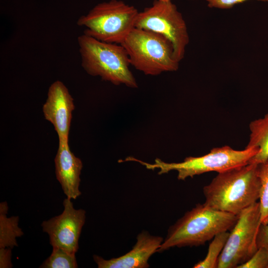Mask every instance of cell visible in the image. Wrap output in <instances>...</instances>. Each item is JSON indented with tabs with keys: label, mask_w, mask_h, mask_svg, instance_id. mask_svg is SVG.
Instances as JSON below:
<instances>
[{
	"label": "cell",
	"mask_w": 268,
	"mask_h": 268,
	"mask_svg": "<svg viewBox=\"0 0 268 268\" xmlns=\"http://www.w3.org/2000/svg\"><path fill=\"white\" fill-rule=\"evenodd\" d=\"M8 208L6 201L0 203V248L12 249L18 246L16 238L22 236L23 232L18 226V216H7Z\"/></svg>",
	"instance_id": "cell-14"
},
{
	"label": "cell",
	"mask_w": 268,
	"mask_h": 268,
	"mask_svg": "<svg viewBox=\"0 0 268 268\" xmlns=\"http://www.w3.org/2000/svg\"><path fill=\"white\" fill-rule=\"evenodd\" d=\"M163 239L152 236L147 232L138 235L133 249L118 258L105 260L94 255L93 260L98 268H146L149 267L150 257L158 251Z\"/></svg>",
	"instance_id": "cell-11"
},
{
	"label": "cell",
	"mask_w": 268,
	"mask_h": 268,
	"mask_svg": "<svg viewBox=\"0 0 268 268\" xmlns=\"http://www.w3.org/2000/svg\"><path fill=\"white\" fill-rule=\"evenodd\" d=\"M227 231L217 234L209 244L205 258L199 262L193 267L195 268H217L219 256L222 251L228 238Z\"/></svg>",
	"instance_id": "cell-15"
},
{
	"label": "cell",
	"mask_w": 268,
	"mask_h": 268,
	"mask_svg": "<svg viewBox=\"0 0 268 268\" xmlns=\"http://www.w3.org/2000/svg\"><path fill=\"white\" fill-rule=\"evenodd\" d=\"M258 176L260 179V205L262 224L268 223V159L258 164Z\"/></svg>",
	"instance_id": "cell-16"
},
{
	"label": "cell",
	"mask_w": 268,
	"mask_h": 268,
	"mask_svg": "<svg viewBox=\"0 0 268 268\" xmlns=\"http://www.w3.org/2000/svg\"><path fill=\"white\" fill-rule=\"evenodd\" d=\"M163 0V1H170V0Z\"/></svg>",
	"instance_id": "cell-22"
},
{
	"label": "cell",
	"mask_w": 268,
	"mask_h": 268,
	"mask_svg": "<svg viewBox=\"0 0 268 268\" xmlns=\"http://www.w3.org/2000/svg\"><path fill=\"white\" fill-rule=\"evenodd\" d=\"M257 168L258 164H248L218 173L203 188V204L238 215L259 200L261 184Z\"/></svg>",
	"instance_id": "cell-1"
},
{
	"label": "cell",
	"mask_w": 268,
	"mask_h": 268,
	"mask_svg": "<svg viewBox=\"0 0 268 268\" xmlns=\"http://www.w3.org/2000/svg\"><path fill=\"white\" fill-rule=\"evenodd\" d=\"M68 142L59 140L55 158L56 175L67 198L75 200L81 194L79 187L83 165L81 160L71 151Z\"/></svg>",
	"instance_id": "cell-12"
},
{
	"label": "cell",
	"mask_w": 268,
	"mask_h": 268,
	"mask_svg": "<svg viewBox=\"0 0 268 268\" xmlns=\"http://www.w3.org/2000/svg\"><path fill=\"white\" fill-rule=\"evenodd\" d=\"M237 268H268V250L259 248L249 260Z\"/></svg>",
	"instance_id": "cell-18"
},
{
	"label": "cell",
	"mask_w": 268,
	"mask_h": 268,
	"mask_svg": "<svg viewBox=\"0 0 268 268\" xmlns=\"http://www.w3.org/2000/svg\"><path fill=\"white\" fill-rule=\"evenodd\" d=\"M138 11L122 0H111L95 6L77 24L86 28L84 34L99 41L121 44L135 28Z\"/></svg>",
	"instance_id": "cell-6"
},
{
	"label": "cell",
	"mask_w": 268,
	"mask_h": 268,
	"mask_svg": "<svg viewBox=\"0 0 268 268\" xmlns=\"http://www.w3.org/2000/svg\"><path fill=\"white\" fill-rule=\"evenodd\" d=\"M238 218L237 215L198 204L170 228L158 252L202 245L217 234L231 231Z\"/></svg>",
	"instance_id": "cell-2"
},
{
	"label": "cell",
	"mask_w": 268,
	"mask_h": 268,
	"mask_svg": "<svg viewBox=\"0 0 268 268\" xmlns=\"http://www.w3.org/2000/svg\"><path fill=\"white\" fill-rule=\"evenodd\" d=\"M74 109L73 99L67 87L61 81L54 82L49 88L42 110L45 119L54 126L59 140H68Z\"/></svg>",
	"instance_id": "cell-10"
},
{
	"label": "cell",
	"mask_w": 268,
	"mask_h": 268,
	"mask_svg": "<svg viewBox=\"0 0 268 268\" xmlns=\"http://www.w3.org/2000/svg\"><path fill=\"white\" fill-rule=\"evenodd\" d=\"M42 268H78L75 255L59 248H53L51 255L39 267Z\"/></svg>",
	"instance_id": "cell-17"
},
{
	"label": "cell",
	"mask_w": 268,
	"mask_h": 268,
	"mask_svg": "<svg viewBox=\"0 0 268 268\" xmlns=\"http://www.w3.org/2000/svg\"><path fill=\"white\" fill-rule=\"evenodd\" d=\"M259 150L258 147H252L239 150L225 145L214 148L208 153L201 156L186 157L179 163H167L159 158H156L154 163H148L133 157H128L127 159L138 162L148 169H158L159 175L176 171L178 179L184 180L208 172L220 173L247 165Z\"/></svg>",
	"instance_id": "cell-4"
},
{
	"label": "cell",
	"mask_w": 268,
	"mask_h": 268,
	"mask_svg": "<svg viewBox=\"0 0 268 268\" xmlns=\"http://www.w3.org/2000/svg\"><path fill=\"white\" fill-rule=\"evenodd\" d=\"M249 129L250 138L246 147H257L259 150L249 164H259L268 159V113L251 122Z\"/></svg>",
	"instance_id": "cell-13"
},
{
	"label": "cell",
	"mask_w": 268,
	"mask_h": 268,
	"mask_svg": "<svg viewBox=\"0 0 268 268\" xmlns=\"http://www.w3.org/2000/svg\"><path fill=\"white\" fill-rule=\"evenodd\" d=\"M135 27L163 35L172 43L176 61L180 62L184 58L189 43L187 27L171 0H155L150 6L138 12Z\"/></svg>",
	"instance_id": "cell-7"
},
{
	"label": "cell",
	"mask_w": 268,
	"mask_h": 268,
	"mask_svg": "<svg viewBox=\"0 0 268 268\" xmlns=\"http://www.w3.org/2000/svg\"><path fill=\"white\" fill-rule=\"evenodd\" d=\"M207 5L210 8L220 9H229L235 5L244 2L248 0H205ZM264 2H268V0H257Z\"/></svg>",
	"instance_id": "cell-19"
},
{
	"label": "cell",
	"mask_w": 268,
	"mask_h": 268,
	"mask_svg": "<svg viewBox=\"0 0 268 268\" xmlns=\"http://www.w3.org/2000/svg\"><path fill=\"white\" fill-rule=\"evenodd\" d=\"M63 205L64 209L61 214L44 221L41 226L43 231L48 234L53 248H59L75 255L85 222L86 211L75 209L71 199L68 198L64 200Z\"/></svg>",
	"instance_id": "cell-9"
},
{
	"label": "cell",
	"mask_w": 268,
	"mask_h": 268,
	"mask_svg": "<svg viewBox=\"0 0 268 268\" xmlns=\"http://www.w3.org/2000/svg\"><path fill=\"white\" fill-rule=\"evenodd\" d=\"M261 222L259 202L247 207L238 215L218 261L217 268H237L258 250L257 236Z\"/></svg>",
	"instance_id": "cell-8"
},
{
	"label": "cell",
	"mask_w": 268,
	"mask_h": 268,
	"mask_svg": "<svg viewBox=\"0 0 268 268\" xmlns=\"http://www.w3.org/2000/svg\"><path fill=\"white\" fill-rule=\"evenodd\" d=\"M81 66L89 75L116 85L137 88L128 53L121 44L102 42L83 34L77 38Z\"/></svg>",
	"instance_id": "cell-3"
},
{
	"label": "cell",
	"mask_w": 268,
	"mask_h": 268,
	"mask_svg": "<svg viewBox=\"0 0 268 268\" xmlns=\"http://www.w3.org/2000/svg\"><path fill=\"white\" fill-rule=\"evenodd\" d=\"M121 45L130 65L145 75H157L179 68L172 43L159 33L135 27Z\"/></svg>",
	"instance_id": "cell-5"
},
{
	"label": "cell",
	"mask_w": 268,
	"mask_h": 268,
	"mask_svg": "<svg viewBox=\"0 0 268 268\" xmlns=\"http://www.w3.org/2000/svg\"><path fill=\"white\" fill-rule=\"evenodd\" d=\"M11 249L9 248H0V268H10L12 267L11 261Z\"/></svg>",
	"instance_id": "cell-21"
},
{
	"label": "cell",
	"mask_w": 268,
	"mask_h": 268,
	"mask_svg": "<svg viewBox=\"0 0 268 268\" xmlns=\"http://www.w3.org/2000/svg\"><path fill=\"white\" fill-rule=\"evenodd\" d=\"M258 248L263 247L268 250V223L261 224L257 236Z\"/></svg>",
	"instance_id": "cell-20"
}]
</instances>
